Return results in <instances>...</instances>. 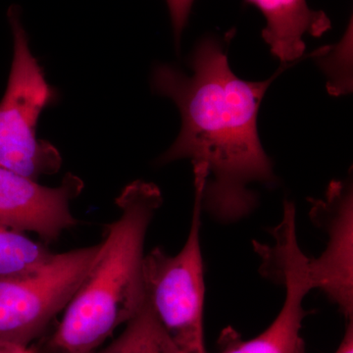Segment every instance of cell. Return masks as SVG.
<instances>
[{
  "mask_svg": "<svg viewBox=\"0 0 353 353\" xmlns=\"http://www.w3.org/2000/svg\"><path fill=\"white\" fill-rule=\"evenodd\" d=\"M309 217L327 234L326 248L309 257L315 290H322L347 320L353 316V188L352 179L333 181L324 197L309 199Z\"/></svg>",
  "mask_w": 353,
  "mask_h": 353,
  "instance_id": "obj_7",
  "label": "cell"
},
{
  "mask_svg": "<svg viewBox=\"0 0 353 353\" xmlns=\"http://www.w3.org/2000/svg\"><path fill=\"white\" fill-rule=\"evenodd\" d=\"M53 253L46 243L32 241L0 223V276L31 270L50 259Z\"/></svg>",
  "mask_w": 353,
  "mask_h": 353,
  "instance_id": "obj_11",
  "label": "cell"
},
{
  "mask_svg": "<svg viewBox=\"0 0 353 353\" xmlns=\"http://www.w3.org/2000/svg\"><path fill=\"white\" fill-rule=\"evenodd\" d=\"M263 14L266 26L262 38L272 54L282 63L303 57L306 34L319 38L331 30L332 22L324 11L313 10L306 0H245Z\"/></svg>",
  "mask_w": 353,
  "mask_h": 353,
  "instance_id": "obj_9",
  "label": "cell"
},
{
  "mask_svg": "<svg viewBox=\"0 0 353 353\" xmlns=\"http://www.w3.org/2000/svg\"><path fill=\"white\" fill-rule=\"evenodd\" d=\"M163 197L153 183L134 181L116 199L120 214L104 229L99 253L44 353H92L145 303L143 262L148 228Z\"/></svg>",
  "mask_w": 353,
  "mask_h": 353,
  "instance_id": "obj_2",
  "label": "cell"
},
{
  "mask_svg": "<svg viewBox=\"0 0 353 353\" xmlns=\"http://www.w3.org/2000/svg\"><path fill=\"white\" fill-rule=\"evenodd\" d=\"M83 190V181L71 173L50 188L0 167V223L21 233L36 234L48 245L78 224L70 204Z\"/></svg>",
  "mask_w": 353,
  "mask_h": 353,
  "instance_id": "obj_8",
  "label": "cell"
},
{
  "mask_svg": "<svg viewBox=\"0 0 353 353\" xmlns=\"http://www.w3.org/2000/svg\"><path fill=\"white\" fill-rule=\"evenodd\" d=\"M99 246L53 253L31 270L0 276V343L31 347L67 307Z\"/></svg>",
  "mask_w": 353,
  "mask_h": 353,
  "instance_id": "obj_5",
  "label": "cell"
},
{
  "mask_svg": "<svg viewBox=\"0 0 353 353\" xmlns=\"http://www.w3.org/2000/svg\"><path fill=\"white\" fill-rule=\"evenodd\" d=\"M7 19L14 51L6 94L0 101V167L38 181L61 168L57 148L37 138L39 116L57 101V94L30 50L21 7H9Z\"/></svg>",
  "mask_w": 353,
  "mask_h": 353,
  "instance_id": "obj_3",
  "label": "cell"
},
{
  "mask_svg": "<svg viewBox=\"0 0 353 353\" xmlns=\"http://www.w3.org/2000/svg\"><path fill=\"white\" fill-rule=\"evenodd\" d=\"M334 353H353V321L348 320L345 333L343 334L338 350Z\"/></svg>",
  "mask_w": 353,
  "mask_h": 353,
  "instance_id": "obj_13",
  "label": "cell"
},
{
  "mask_svg": "<svg viewBox=\"0 0 353 353\" xmlns=\"http://www.w3.org/2000/svg\"><path fill=\"white\" fill-rule=\"evenodd\" d=\"M189 64L192 75L168 64L152 71L153 92L171 99L182 116L178 138L157 163L190 160L194 181L202 185H194L202 210L220 222H236L256 206L252 185L277 183L257 130L260 103L275 76L241 80L230 68L226 46L212 37L196 44Z\"/></svg>",
  "mask_w": 353,
  "mask_h": 353,
  "instance_id": "obj_1",
  "label": "cell"
},
{
  "mask_svg": "<svg viewBox=\"0 0 353 353\" xmlns=\"http://www.w3.org/2000/svg\"><path fill=\"white\" fill-rule=\"evenodd\" d=\"M194 0H166L170 13L172 27L176 48H180L181 37L188 24Z\"/></svg>",
  "mask_w": 353,
  "mask_h": 353,
  "instance_id": "obj_12",
  "label": "cell"
},
{
  "mask_svg": "<svg viewBox=\"0 0 353 353\" xmlns=\"http://www.w3.org/2000/svg\"><path fill=\"white\" fill-rule=\"evenodd\" d=\"M272 234L273 245L257 243L254 250L261 259L262 276L285 287L282 309L270 326L252 340L243 341L232 328L223 331L217 353H306L301 330L308 312L303 301L315 290L309 257L301 250L292 225L279 227Z\"/></svg>",
  "mask_w": 353,
  "mask_h": 353,
  "instance_id": "obj_6",
  "label": "cell"
},
{
  "mask_svg": "<svg viewBox=\"0 0 353 353\" xmlns=\"http://www.w3.org/2000/svg\"><path fill=\"white\" fill-rule=\"evenodd\" d=\"M201 192L194 189L189 236L176 255L155 248L143 262L145 301L180 353H208L204 347L205 299L202 259Z\"/></svg>",
  "mask_w": 353,
  "mask_h": 353,
  "instance_id": "obj_4",
  "label": "cell"
},
{
  "mask_svg": "<svg viewBox=\"0 0 353 353\" xmlns=\"http://www.w3.org/2000/svg\"><path fill=\"white\" fill-rule=\"evenodd\" d=\"M92 353H180L153 315L148 303L125 325L118 338Z\"/></svg>",
  "mask_w": 353,
  "mask_h": 353,
  "instance_id": "obj_10",
  "label": "cell"
},
{
  "mask_svg": "<svg viewBox=\"0 0 353 353\" xmlns=\"http://www.w3.org/2000/svg\"><path fill=\"white\" fill-rule=\"evenodd\" d=\"M0 353H38L32 347H22L13 343H0Z\"/></svg>",
  "mask_w": 353,
  "mask_h": 353,
  "instance_id": "obj_14",
  "label": "cell"
}]
</instances>
